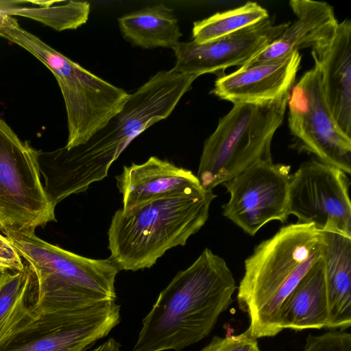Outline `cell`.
<instances>
[{"instance_id":"obj_22","label":"cell","mask_w":351,"mask_h":351,"mask_svg":"<svg viewBox=\"0 0 351 351\" xmlns=\"http://www.w3.org/2000/svg\"><path fill=\"white\" fill-rule=\"evenodd\" d=\"M21 271H0V333L19 303L32 290V274L29 266L24 262Z\"/></svg>"},{"instance_id":"obj_13","label":"cell","mask_w":351,"mask_h":351,"mask_svg":"<svg viewBox=\"0 0 351 351\" xmlns=\"http://www.w3.org/2000/svg\"><path fill=\"white\" fill-rule=\"evenodd\" d=\"M301 60L300 52L295 51L283 58L245 64L219 76L210 93L234 104L274 99L291 90Z\"/></svg>"},{"instance_id":"obj_24","label":"cell","mask_w":351,"mask_h":351,"mask_svg":"<svg viewBox=\"0 0 351 351\" xmlns=\"http://www.w3.org/2000/svg\"><path fill=\"white\" fill-rule=\"evenodd\" d=\"M199 351H261V349L257 339L253 338L247 329L237 335L214 336Z\"/></svg>"},{"instance_id":"obj_28","label":"cell","mask_w":351,"mask_h":351,"mask_svg":"<svg viewBox=\"0 0 351 351\" xmlns=\"http://www.w3.org/2000/svg\"><path fill=\"white\" fill-rule=\"evenodd\" d=\"M6 271L4 268H3L1 266H0V271Z\"/></svg>"},{"instance_id":"obj_3","label":"cell","mask_w":351,"mask_h":351,"mask_svg":"<svg viewBox=\"0 0 351 351\" xmlns=\"http://www.w3.org/2000/svg\"><path fill=\"white\" fill-rule=\"evenodd\" d=\"M213 190L156 199L117 210L108 230L111 260L119 270L152 267L172 247L184 245L205 224Z\"/></svg>"},{"instance_id":"obj_7","label":"cell","mask_w":351,"mask_h":351,"mask_svg":"<svg viewBox=\"0 0 351 351\" xmlns=\"http://www.w3.org/2000/svg\"><path fill=\"white\" fill-rule=\"evenodd\" d=\"M30 298L31 292L5 322L0 351H86L121 322V306L115 301L74 311H42L31 307Z\"/></svg>"},{"instance_id":"obj_9","label":"cell","mask_w":351,"mask_h":351,"mask_svg":"<svg viewBox=\"0 0 351 351\" xmlns=\"http://www.w3.org/2000/svg\"><path fill=\"white\" fill-rule=\"evenodd\" d=\"M287 107L293 147L350 174L351 137L339 128L328 108L317 64L293 84Z\"/></svg>"},{"instance_id":"obj_8","label":"cell","mask_w":351,"mask_h":351,"mask_svg":"<svg viewBox=\"0 0 351 351\" xmlns=\"http://www.w3.org/2000/svg\"><path fill=\"white\" fill-rule=\"evenodd\" d=\"M39 151L0 118V230L32 232L56 221L40 180Z\"/></svg>"},{"instance_id":"obj_17","label":"cell","mask_w":351,"mask_h":351,"mask_svg":"<svg viewBox=\"0 0 351 351\" xmlns=\"http://www.w3.org/2000/svg\"><path fill=\"white\" fill-rule=\"evenodd\" d=\"M323 232L328 328L345 330L351 326V237Z\"/></svg>"},{"instance_id":"obj_16","label":"cell","mask_w":351,"mask_h":351,"mask_svg":"<svg viewBox=\"0 0 351 351\" xmlns=\"http://www.w3.org/2000/svg\"><path fill=\"white\" fill-rule=\"evenodd\" d=\"M289 6L295 20L246 64L283 58L295 51L324 43L333 36L339 22L330 5L323 1L291 0Z\"/></svg>"},{"instance_id":"obj_15","label":"cell","mask_w":351,"mask_h":351,"mask_svg":"<svg viewBox=\"0 0 351 351\" xmlns=\"http://www.w3.org/2000/svg\"><path fill=\"white\" fill-rule=\"evenodd\" d=\"M321 71L324 97L335 120L351 137V21L339 23L333 36L311 48Z\"/></svg>"},{"instance_id":"obj_18","label":"cell","mask_w":351,"mask_h":351,"mask_svg":"<svg viewBox=\"0 0 351 351\" xmlns=\"http://www.w3.org/2000/svg\"><path fill=\"white\" fill-rule=\"evenodd\" d=\"M280 323L282 329L295 331L328 327V301L322 257L283 302Z\"/></svg>"},{"instance_id":"obj_14","label":"cell","mask_w":351,"mask_h":351,"mask_svg":"<svg viewBox=\"0 0 351 351\" xmlns=\"http://www.w3.org/2000/svg\"><path fill=\"white\" fill-rule=\"evenodd\" d=\"M116 180L123 210L156 199L204 189L191 171L156 156L142 164L124 166Z\"/></svg>"},{"instance_id":"obj_1","label":"cell","mask_w":351,"mask_h":351,"mask_svg":"<svg viewBox=\"0 0 351 351\" xmlns=\"http://www.w3.org/2000/svg\"><path fill=\"white\" fill-rule=\"evenodd\" d=\"M237 289L226 261L206 248L160 293L133 351H181L207 337Z\"/></svg>"},{"instance_id":"obj_10","label":"cell","mask_w":351,"mask_h":351,"mask_svg":"<svg viewBox=\"0 0 351 351\" xmlns=\"http://www.w3.org/2000/svg\"><path fill=\"white\" fill-rule=\"evenodd\" d=\"M349 188L348 174L341 169L317 159L306 161L291 174L289 213L320 232L351 237Z\"/></svg>"},{"instance_id":"obj_2","label":"cell","mask_w":351,"mask_h":351,"mask_svg":"<svg viewBox=\"0 0 351 351\" xmlns=\"http://www.w3.org/2000/svg\"><path fill=\"white\" fill-rule=\"evenodd\" d=\"M324 243L323 232L312 224L297 222L260 243L245 259L237 302L248 315L247 330L253 338L274 337L283 330L281 306L322 257Z\"/></svg>"},{"instance_id":"obj_26","label":"cell","mask_w":351,"mask_h":351,"mask_svg":"<svg viewBox=\"0 0 351 351\" xmlns=\"http://www.w3.org/2000/svg\"><path fill=\"white\" fill-rule=\"evenodd\" d=\"M91 351H121V344L111 337Z\"/></svg>"},{"instance_id":"obj_27","label":"cell","mask_w":351,"mask_h":351,"mask_svg":"<svg viewBox=\"0 0 351 351\" xmlns=\"http://www.w3.org/2000/svg\"><path fill=\"white\" fill-rule=\"evenodd\" d=\"M10 18L11 16H9L0 11V29L9 23Z\"/></svg>"},{"instance_id":"obj_6","label":"cell","mask_w":351,"mask_h":351,"mask_svg":"<svg viewBox=\"0 0 351 351\" xmlns=\"http://www.w3.org/2000/svg\"><path fill=\"white\" fill-rule=\"evenodd\" d=\"M290 90L258 103L234 104L206 139L197 177L206 190L231 180L252 165L271 159V144L281 125Z\"/></svg>"},{"instance_id":"obj_11","label":"cell","mask_w":351,"mask_h":351,"mask_svg":"<svg viewBox=\"0 0 351 351\" xmlns=\"http://www.w3.org/2000/svg\"><path fill=\"white\" fill-rule=\"evenodd\" d=\"M291 167L259 162L223 183L230 198L223 205V215L254 236L266 223L287 221Z\"/></svg>"},{"instance_id":"obj_4","label":"cell","mask_w":351,"mask_h":351,"mask_svg":"<svg viewBox=\"0 0 351 351\" xmlns=\"http://www.w3.org/2000/svg\"><path fill=\"white\" fill-rule=\"evenodd\" d=\"M2 232L30 269L34 309L74 311L116 300L119 269L109 258L78 255L43 240L34 232Z\"/></svg>"},{"instance_id":"obj_21","label":"cell","mask_w":351,"mask_h":351,"mask_svg":"<svg viewBox=\"0 0 351 351\" xmlns=\"http://www.w3.org/2000/svg\"><path fill=\"white\" fill-rule=\"evenodd\" d=\"M53 3L40 1L41 8H38L20 5H3L0 2V11L11 16L18 14L34 19L58 31L77 29L88 21L90 14L88 2L71 1L64 5L51 6Z\"/></svg>"},{"instance_id":"obj_5","label":"cell","mask_w":351,"mask_h":351,"mask_svg":"<svg viewBox=\"0 0 351 351\" xmlns=\"http://www.w3.org/2000/svg\"><path fill=\"white\" fill-rule=\"evenodd\" d=\"M0 36L21 46L55 76L66 107V149L85 143L118 114L130 93L94 75L20 27L16 19L0 29Z\"/></svg>"},{"instance_id":"obj_25","label":"cell","mask_w":351,"mask_h":351,"mask_svg":"<svg viewBox=\"0 0 351 351\" xmlns=\"http://www.w3.org/2000/svg\"><path fill=\"white\" fill-rule=\"evenodd\" d=\"M0 266L13 272L21 271L25 264L9 240L0 234Z\"/></svg>"},{"instance_id":"obj_23","label":"cell","mask_w":351,"mask_h":351,"mask_svg":"<svg viewBox=\"0 0 351 351\" xmlns=\"http://www.w3.org/2000/svg\"><path fill=\"white\" fill-rule=\"evenodd\" d=\"M303 351H351V334L332 329L319 335H308Z\"/></svg>"},{"instance_id":"obj_12","label":"cell","mask_w":351,"mask_h":351,"mask_svg":"<svg viewBox=\"0 0 351 351\" xmlns=\"http://www.w3.org/2000/svg\"><path fill=\"white\" fill-rule=\"evenodd\" d=\"M290 22L274 25L267 18L226 36L205 43L180 42L173 50V71L199 77L248 63L273 43Z\"/></svg>"},{"instance_id":"obj_20","label":"cell","mask_w":351,"mask_h":351,"mask_svg":"<svg viewBox=\"0 0 351 351\" xmlns=\"http://www.w3.org/2000/svg\"><path fill=\"white\" fill-rule=\"evenodd\" d=\"M267 10L248 1L232 10L217 12L193 23V41L205 43L238 32L269 18Z\"/></svg>"},{"instance_id":"obj_19","label":"cell","mask_w":351,"mask_h":351,"mask_svg":"<svg viewBox=\"0 0 351 351\" xmlns=\"http://www.w3.org/2000/svg\"><path fill=\"white\" fill-rule=\"evenodd\" d=\"M123 36L144 49H173L182 36L173 10L164 4L147 7L118 19Z\"/></svg>"}]
</instances>
